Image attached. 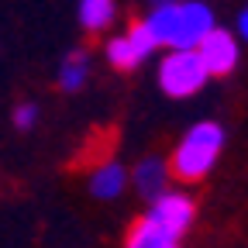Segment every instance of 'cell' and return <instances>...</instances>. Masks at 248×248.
I'll list each match as a JSON object with an SVG mask.
<instances>
[{"instance_id":"13","label":"cell","mask_w":248,"mask_h":248,"mask_svg":"<svg viewBox=\"0 0 248 248\" xmlns=\"http://www.w3.org/2000/svg\"><path fill=\"white\" fill-rule=\"evenodd\" d=\"M234 35L241 42H248V0H245V7L238 11V21H234Z\"/></svg>"},{"instance_id":"7","label":"cell","mask_w":248,"mask_h":248,"mask_svg":"<svg viewBox=\"0 0 248 248\" xmlns=\"http://www.w3.org/2000/svg\"><path fill=\"white\" fill-rule=\"evenodd\" d=\"M169 183H172V169H169V159H162V155H145L131 169V186L138 190L141 200H155L159 193L169 190Z\"/></svg>"},{"instance_id":"4","label":"cell","mask_w":248,"mask_h":248,"mask_svg":"<svg viewBox=\"0 0 248 248\" xmlns=\"http://www.w3.org/2000/svg\"><path fill=\"white\" fill-rule=\"evenodd\" d=\"M155 52H159V42L152 38V31L145 28V21H135L128 31H121V35L107 38L104 45V55L114 69H138L141 62H148Z\"/></svg>"},{"instance_id":"6","label":"cell","mask_w":248,"mask_h":248,"mask_svg":"<svg viewBox=\"0 0 248 248\" xmlns=\"http://www.w3.org/2000/svg\"><path fill=\"white\" fill-rule=\"evenodd\" d=\"M200 59L210 76H231L241 62V38L234 31H224V28H214L203 35V42L197 45Z\"/></svg>"},{"instance_id":"3","label":"cell","mask_w":248,"mask_h":248,"mask_svg":"<svg viewBox=\"0 0 248 248\" xmlns=\"http://www.w3.org/2000/svg\"><path fill=\"white\" fill-rule=\"evenodd\" d=\"M210 73L197 48H166L159 62V90L169 100H190L207 86Z\"/></svg>"},{"instance_id":"1","label":"cell","mask_w":248,"mask_h":248,"mask_svg":"<svg viewBox=\"0 0 248 248\" xmlns=\"http://www.w3.org/2000/svg\"><path fill=\"white\" fill-rule=\"evenodd\" d=\"M145 28L159 48H197L207 31L217 28V21L203 0H159L145 14Z\"/></svg>"},{"instance_id":"14","label":"cell","mask_w":248,"mask_h":248,"mask_svg":"<svg viewBox=\"0 0 248 248\" xmlns=\"http://www.w3.org/2000/svg\"><path fill=\"white\" fill-rule=\"evenodd\" d=\"M152 4H159V0H152Z\"/></svg>"},{"instance_id":"2","label":"cell","mask_w":248,"mask_h":248,"mask_svg":"<svg viewBox=\"0 0 248 248\" xmlns=\"http://www.w3.org/2000/svg\"><path fill=\"white\" fill-rule=\"evenodd\" d=\"M224 128L217 121H197L183 131V138L176 141L172 155H169V169L172 179L179 183H200L210 176V169L217 166L224 152Z\"/></svg>"},{"instance_id":"8","label":"cell","mask_w":248,"mask_h":248,"mask_svg":"<svg viewBox=\"0 0 248 248\" xmlns=\"http://www.w3.org/2000/svg\"><path fill=\"white\" fill-rule=\"evenodd\" d=\"M128 183H131V172L124 169L117 159L97 162L90 169V176H86V186H90V193L97 200H117L124 190H128Z\"/></svg>"},{"instance_id":"12","label":"cell","mask_w":248,"mask_h":248,"mask_svg":"<svg viewBox=\"0 0 248 248\" xmlns=\"http://www.w3.org/2000/svg\"><path fill=\"white\" fill-rule=\"evenodd\" d=\"M35 121H38V107L35 104H17L14 107V128L17 131H31Z\"/></svg>"},{"instance_id":"11","label":"cell","mask_w":248,"mask_h":248,"mask_svg":"<svg viewBox=\"0 0 248 248\" xmlns=\"http://www.w3.org/2000/svg\"><path fill=\"white\" fill-rule=\"evenodd\" d=\"M90 52L86 48H73L66 59L59 62V73H55V79H59V86L66 90V93H76V90H83L86 86V79H90Z\"/></svg>"},{"instance_id":"5","label":"cell","mask_w":248,"mask_h":248,"mask_svg":"<svg viewBox=\"0 0 248 248\" xmlns=\"http://www.w3.org/2000/svg\"><path fill=\"white\" fill-rule=\"evenodd\" d=\"M145 217H152V221L159 224L166 234H172L176 241H183V234L190 231L193 221H197V203H193L190 193L172 190V186H169L166 193H159L155 200H148Z\"/></svg>"},{"instance_id":"9","label":"cell","mask_w":248,"mask_h":248,"mask_svg":"<svg viewBox=\"0 0 248 248\" xmlns=\"http://www.w3.org/2000/svg\"><path fill=\"white\" fill-rule=\"evenodd\" d=\"M124 248H179V241L172 234H166L152 217H138V221L128 228V238H124Z\"/></svg>"},{"instance_id":"10","label":"cell","mask_w":248,"mask_h":248,"mask_svg":"<svg viewBox=\"0 0 248 248\" xmlns=\"http://www.w3.org/2000/svg\"><path fill=\"white\" fill-rule=\"evenodd\" d=\"M76 17L90 35H104L117 21V0H79Z\"/></svg>"}]
</instances>
